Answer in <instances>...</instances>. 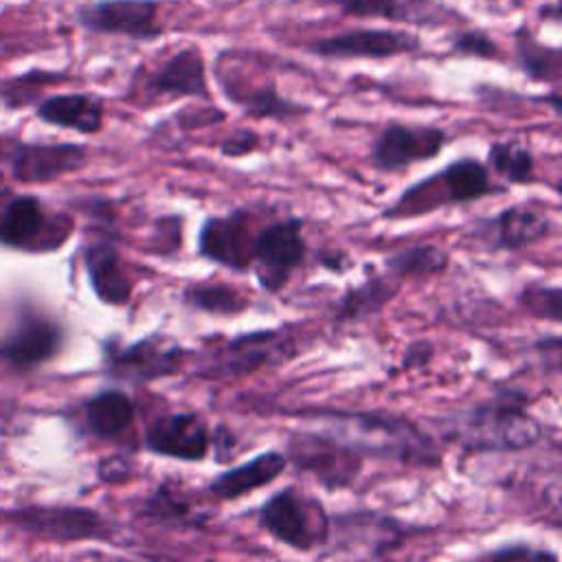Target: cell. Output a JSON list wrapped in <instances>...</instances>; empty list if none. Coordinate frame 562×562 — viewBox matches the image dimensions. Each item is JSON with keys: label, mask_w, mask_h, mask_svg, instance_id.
<instances>
[{"label": "cell", "mask_w": 562, "mask_h": 562, "mask_svg": "<svg viewBox=\"0 0 562 562\" xmlns=\"http://www.w3.org/2000/svg\"><path fill=\"white\" fill-rule=\"evenodd\" d=\"M292 415L314 417L327 426V432L358 450L362 457L395 459L406 465L437 468L441 463L439 446L415 422L391 413L303 408Z\"/></svg>", "instance_id": "6da1fadb"}, {"label": "cell", "mask_w": 562, "mask_h": 562, "mask_svg": "<svg viewBox=\"0 0 562 562\" xmlns=\"http://www.w3.org/2000/svg\"><path fill=\"white\" fill-rule=\"evenodd\" d=\"M439 426L443 437L470 452H518L536 446L542 437V424L514 391L441 417Z\"/></svg>", "instance_id": "7a4b0ae2"}, {"label": "cell", "mask_w": 562, "mask_h": 562, "mask_svg": "<svg viewBox=\"0 0 562 562\" xmlns=\"http://www.w3.org/2000/svg\"><path fill=\"white\" fill-rule=\"evenodd\" d=\"M505 193V187L494 184L490 169L474 156H463L448 162L443 169L417 180L404 189L384 211V220H411L428 215L443 206L470 204L490 195Z\"/></svg>", "instance_id": "3957f363"}, {"label": "cell", "mask_w": 562, "mask_h": 562, "mask_svg": "<svg viewBox=\"0 0 562 562\" xmlns=\"http://www.w3.org/2000/svg\"><path fill=\"white\" fill-rule=\"evenodd\" d=\"M257 520L268 536L301 553L323 547L329 538V518L323 505L292 485L270 494L261 503Z\"/></svg>", "instance_id": "277c9868"}, {"label": "cell", "mask_w": 562, "mask_h": 562, "mask_svg": "<svg viewBox=\"0 0 562 562\" xmlns=\"http://www.w3.org/2000/svg\"><path fill=\"white\" fill-rule=\"evenodd\" d=\"M296 345L281 329H257L228 338L202 356L198 373L213 380H233L261 369L281 367L296 356Z\"/></svg>", "instance_id": "5b68a950"}, {"label": "cell", "mask_w": 562, "mask_h": 562, "mask_svg": "<svg viewBox=\"0 0 562 562\" xmlns=\"http://www.w3.org/2000/svg\"><path fill=\"white\" fill-rule=\"evenodd\" d=\"M187 358V349L167 334H147L134 342L110 338L103 342V373L116 382L147 384L173 375Z\"/></svg>", "instance_id": "8992f818"}, {"label": "cell", "mask_w": 562, "mask_h": 562, "mask_svg": "<svg viewBox=\"0 0 562 562\" xmlns=\"http://www.w3.org/2000/svg\"><path fill=\"white\" fill-rule=\"evenodd\" d=\"M72 233L66 215H50L40 198L11 193L0 198V246L46 252L57 250Z\"/></svg>", "instance_id": "52a82bcc"}, {"label": "cell", "mask_w": 562, "mask_h": 562, "mask_svg": "<svg viewBox=\"0 0 562 562\" xmlns=\"http://www.w3.org/2000/svg\"><path fill=\"white\" fill-rule=\"evenodd\" d=\"M307 241L303 235L301 217H281L261 226L252 237V263L259 285L274 294L303 263Z\"/></svg>", "instance_id": "ba28073f"}, {"label": "cell", "mask_w": 562, "mask_h": 562, "mask_svg": "<svg viewBox=\"0 0 562 562\" xmlns=\"http://www.w3.org/2000/svg\"><path fill=\"white\" fill-rule=\"evenodd\" d=\"M288 461L327 490H345L362 470V454L329 432H299L288 439Z\"/></svg>", "instance_id": "9c48e42d"}, {"label": "cell", "mask_w": 562, "mask_h": 562, "mask_svg": "<svg viewBox=\"0 0 562 562\" xmlns=\"http://www.w3.org/2000/svg\"><path fill=\"white\" fill-rule=\"evenodd\" d=\"M9 520L42 540L79 542V540H112L114 527L92 507L77 505H33L9 514Z\"/></svg>", "instance_id": "30bf717a"}, {"label": "cell", "mask_w": 562, "mask_h": 562, "mask_svg": "<svg viewBox=\"0 0 562 562\" xmlns=\"http://www.w3.org/2000/svg\"><path fill=\"white\" fill-rule=\"evenodd\" d=\"M448 145L446 130L437 125L389 123L373 140L369 162L382 173H397L417 162H428Z\"/></svg>", "instance_id": "8fae6325"}, {"label": "cell", "mask_w": 562, "mask_h": 562, "mask_svg": "<svg viewBox=\"0 0 562 562\" xmlns=\"http://www.w3.org/2000/svg\"><path fill=\"white\" fill-rule=\"evenodd\" d=\"M555 228L551 213L533 202L512 204L472 226V239L490 250H520L549 237Z\"/></svg>", "instance_id": "7c38bea8"}, {"label": "cell", "mask_w": 562, "mask_h": 562, "mask_svg": "<svg viewBox=\"0 0 562 562\" xmlns=\"http://www.w3.org/2000/svg\"><path fill=\"white\" fill-rule=\"evenodd\" d=\"M158 7V0H97L77 11V22L92 33L151 42L165 31Z\"/></svg>", "instance_id": "4fadbf2b"}, {"label": "cell", "mask_w": 562, "mask_h": 562, "mask_svg": "<svg viewBox=\"0 0 562 562\" xmlns=\"http://www.w3.org/2000/svg\"><path fill=\"white\" fill-rule=\"evenodd\" d=\"M323 59H389L422 48V40L402 29H351L305 46Z\"/></svg>", "instance_id": "5bb4252c"}, {"label": "cell", "mask_w": 562, "mask_h": 562, "mask_svg": "<svg viewBox=\"0 0 562 562\" xmlns=\"http://www.w3.org/2000/svg\"><path fill=\"white\" fill-rule=\"evenodd\" d=\"M0 160L20 182H50L81 169L88 151L75 143H2Z\"/></svg>", "instance_id": "9a60e30c"}, {"label": "cell", "mask_w": 562, "mask_h": 562, "mask_svg": "<svg viewBox=\"0 0 562 562\" xmlns=\"http://www.w3.org/2000/svg\"><path fill=\"white\" fill-rule=\"evenodd\" d=\"M252 237L246 209L209 215L198 231V255L233 272H246L252 266Z\"/></svg>", "instance_id": "2e32d148"}, {"label": "cell", "mask_w": 562, "mask_h": 562, "mask_svg": "<svg viewBox=\"0 0 562 562\" xmlns=\"http://www.w3.org/2000/svg\"><path fill=\"white\" fill-rule=\"evenodd\" d=\"M143 443L151 454L198 463L211 450V432L198 413L176 411L151 419Z\"/></svg>", "instance_id": "e0dca14e"}, {"label": "cell", "mask_w": 562, "mask_h": 562, "mask_svg": "<svg viewBox=\"0 0 562 562\" xmlns=\"http://www.w3.org/2000/svg\"><path fill=\"white\" fill-rule=\"evenodd\" d=\"M64 342V329L42 314H24L18 327L0 342V360L18 371L48 362Z\"/></svg>", "instance_id": "ac0fdd59"}, {"label": "cell", "mask_w": 562, "mask_h": 562, "mask_svg": "<svg viewBox=\"0 0 562 562\" xmlns=\"http://www.w3.org/2000/svg\"><path fill=\"white\" fill-rule=\"evenodd\" d=\"M147 88L156 97H193L209 101V79L204 55L198 46H184L176 50L162 66H158L149 79Z\"/></svg>", "instance_id": "d6986e66"}, {"label": "cell", "mask_w": 562, "mask_h": 562, "mask_svg": "<svg viewBox=\"0 0 562 562\" xmlns=\"http://www.w3.org/2000/svg\"><path fill=\"white\" fill-rule=\"evenodd\" d=\"M83 268L101 303L114 307L130 303L134 283L123 268L121 250L110 239H97L83 248Z\"/></svg>", "instance_id": "ffe728a7"}, {"label": "cell", "mask_w": 562, "mask_h": 562, "mask_svg": "<svg viewBox=\"0 0 562 562\" xmlns=\"http://www.w3.org/2000/svg\"><path fill=\"white\" fill-rule=\"evenodd\" d=\"M288 465V457L281 450H266L255 454L250 461L239 463L220 472L209 483V494L220 501H237L252 494L259 487L270 485L281 476Z\"/></svg>", "instance_id": "44dd1931"}, {"label": "cell", "mask_w": 562, "mask_h": 562, "mask_svg": "<svg viewBox=\"0 0 562 562\" xmlns=\"http://www.w3.org/2000/svg\"><path fill=\"white\" fill-rule=\"evenodd\" d=\"M103 101L86 92L53 94L37 105V116L44 123L79 134H97L103 127Z\"/></svg>", "instance_id": "7402d4cb"}, {"label": "cell", "mask_w": 562, "mask_h": 562, "mask_svg": "<svg viewBox=\"0 0 562 562\" xmlns=\"http://www.w3.org/2000/svg\"><path fill=\"white\" fill-rule=\"evenodd\" d=\"M400 292V281L386 274H373L362 283L347 288L334 305V323H360L380 314Z\"/></svg>", "instance_id": "603a6c76"}, {"label": "cell", "mask_w": 562, "mask_h": 562, "mask_svg": "<svg viewBox=\"0 0 562 562\" xmlns=\"http://www.w3.org/2000/svg\"><path fill=\"white\" fill-rule=\"evenodd\" d=\"M136 417L132 397L121 389H103L83 402V426L99 439L123 437Z\"/></svg>", "instance_id": "cb8c5ba5"}, {"label": "cell", "mask_w": 562, "mask_h": 562, "mask_svg": "<svg viewBox=\"0 0 562 562\" xmlns=\"http://www.w3.org/2000/svg\"><path fill=\"white\" fill-rule=\"evenodd\" d=\"M226 99L239 105L252 119H274V121H290L310 114L305 103H296L285 99L272 81L252 88H222Z\"/></svg>", "instance_id": "d4e9b609"}, {"label": "cell", "mask_w": 562, "mask_h": 562, "mask_svg": "<svg viewBox=\"0 0 562 562\" xmlns=\"http://www.w3.org/2000/svg\"><path fill=\"white\" fill-rule=\"evenodd\" d=\"M450 255L437 244H415L391 252L384 259L386 272L397 281L404 279H430L446 272Z\"/></svg>", "instance_id": "484cf974"}, {"label": "cell", "mask_w": 562, "mask_h": 562, "mask_svg": "<svg viewBox=\"0 0 562 562\" xmlns=\"http://www.w3.org/2000/svg\"><path fill=\"white\" fill-rule=\"evenodd\" d=\"M182 301L195 310L211 316H237L248 307V299L224 281H195L182 290Z\"/></svg>", "instance_id": "4316f807"}, {"label": "cell", "mask_w": 562, "mask_h": 562, "mask_svg": "<svg viewBox=\"0 0 562 562\" xmlns=\"http://www.w3.org/2000/svg\"><path fill=\"white\" fill-rule=\"evenodd\" d=\"M487 169L507 180L509 184H533L538 182L536 158L518 140H494L487 147Z\"/></svg>", "instance_id": "83f0119b"}, {"label": "cell", "mask_w": 562, "mask_h": 562, "mask_svg": "<svg viewBox=\"0 0 562 562\" xmlns=\"http://www.w3.org/2000/svg\"><path fill=\"white\" fill-rule=\"evenodd\" d=\"M516 61L531 81H555L560 75V48L542 44L527 26L516 31Z\"/></svg>", "instance_id": "f1b7e54d"}, {"label": "cell", "mask_w": 562, "mask_h": 562, "mask_svg": "<svg viewBox=\"0 0 562 562\" xmlns=\"http://www.w3.org/2000/svg\"><path fill=\"white\" fill-rule=\"evenodd\" d=\"M143 516L151 520H165V522H187V525H198L195 520V509L193 505L167 481L160 483L154 494L145 501Z\"/></svg>", "instance_id": "f546056e"}, {"label": "cell", "mask_w": 562, "mask_h": 562, "mask_svg": "<svg viewBox=\"0 0 562 562\" xmlns=\"http://www.w3.org/2000/svg\"><path fill=\"white\" fill-rule=\"evenodd\" d=\"M520 307L531 318H542L549 323H560L562 314V292L558 285H542V283H529L518 294Z\"/></svg>", "instance_id": "4dcf8cb0"}, {"label": "cell", "mask_w": 562, "mask_h": 562, "mask_svg": "<svg viewBox=\"0 0 562 562\" xmlns=\"http://www.w3.org/2000/svg\"><path fill=\"white\" fill-rule=\"evenodd\" d=\"M342 13L351 18H384L404 22L408 18L406 4L400 0H331Z\"/></svg>", "instance_id": "1f68e13d"}, {"label": "cell", "mask_w": 562, "mask_h": 562, "mask_svg": "<svg viewBox=\"0 0 562 562\" xmlns=\"http://www.w3.org/2000/svg\"><path fill=\"white\" fill-rule=\"evenodd\" d=\"M452 50L465 57H476V59H494L498 57V46L496 42L481 29H470L461 31L452 40Z\"/></svg>", "instance_id": "d6a6232c"}, {"label": "cell", "mask_w": 562, "mask_h": 562, "mask_svg": "<svg viewBox=\"0 0 562 562\" xmlns=\"http://www.w3.org/2000/svg\"><path fill=\"white\" fill-rule=\"evenodd\" d=\"M261 145V136L250 130V127H237L233 130L222 143H220V154L224 158H241L252 151H257Z\"/></svg>", "instance_id": "836d02e7"}, {"label": "cell", "mask_w": 562, "mask_h": 562, "mask_svg": "<svg viewBox=\"0 0 562 562\" xmlns=\"http://www.w3.org/2000/svg\"><path fill=\"white\" fill-rule=\"evenodd\" d=\"M485 558L490 560H505V562H518V560H555L558 555L547 551V549H536L529 542H514V544H503L494 551H487Z\"/></svg>", "instance_id": "e575fe53"}, {"label": "cell", "mask_w": 562, "mask_h": 562, "mask_svg": "<svg viewBox=\"0 0 562 562\" xmlns=\"http://www.w3.org/2000/svg\"><path fill=\"white\" fill-rule=\"evenodd\" d=\"M26 430V417L15 402L0 397V437L22 435Z\"/></svg>", "instance_id": "d590c367"}, {"label": "cell", "mask_w": 562, "mask_h": 562, "mask_svg": "<svg viewBox=\"0 0 562 562\" xmlns=\"http://www.w3.org/2000/svg\"><path fill=\"white\" fill-rule=\"evenodd\" d=\"M435 356V347L430 340L426 338H419V340H413L404 347V353H402V369H424L426 364H430Z\"/></svg>", "instance_id": "8d00e7d4"}, {"label": "cell", "mask_w": 562, "mask_h": 562, "mask_svg": "<svg viewBox=\"0 0 562 562\" xmlns=\"http://www.w3.org/2000/svg\"><path fill=\"white\" fill-rule=\"evenodd\" d=\"M132 468H130V461L123 457V454H112V457H105L99 461L97 465V474L103 483H110V485H116V483H123L127 476H130Z\"/></svg>", "instance_id": "74e56055"}, {"label": "cell", "mask_w": 562, "mask_h": 562, "mask_svg": "<svg viewBox=\"0 0 562 562\" xmlns=\"http://www.w3.org/2000/svg\"><path fill=\"white\" fill-rule=\"evenodd\" d=\"M318 263L331 272H345L349 268V259L342 250H321L318 252Z\"/></svg>", "instance_id": "f35d334b"}, {"label": "cell", "mask_w": 562, "mask_h": 562, "mask_svg": "<svg viewBox=\"0 0 562 562\" xmlns=\"http://www.w3.org/2000/svg\"><path fill=\"white\" fill-rule=\"evenodd\" d=\"M408 2H426V0H408Z\"/></svg>", "instance_id": "ab89813d"}]
</instances>
